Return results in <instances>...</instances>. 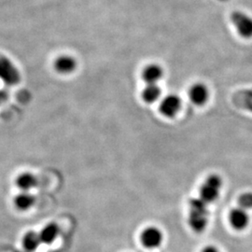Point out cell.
<instances>
[{"mask_svg":"<svg viewBox=\"0 0 252 252\" xmlns=\"http://www.w3.org/2000/svg\"><path fill=\"white\" fill-rule=\"evenodd\" d=\"M222 179L217 175L211 174L207 177L202 184L199 190V198L202 199L207 205L215 202L220 196V189L222 188Z\"/></svg>","mask_w":252,"mask_h":252,"instance_id":"2","label":"cell"},{"mask_svg":"<svg viewBox=\"0 0 252 252\" xmlns=\"http://www.w3.org/2000/svg\"><path fill=\"white\" fill-rule=\"evenodd\" d=\"M182 101L177 94H168L164 96L159 105V110L162 116L172 119L180 113Z\"/></svg>","mask_w":252,"mask_h":252,"instance_id":"5","label":"cell"},{"mask_svg":"<svg viewBox=\"0 0 252 252\" xmlns=\"http://www.w3.org/2000/svg\"><path fill=\"white\" fill-rule=\"evenodd\" d=\"M229 221L231 226L236 231H244L250 225L251 218L247 210L241 207H236L230 212Z\"/></svg>","mask_w":252,"mask_h":252,"instance_id":"8","label":"cell"},{"mask_svg":"<svg viewBox=\"0 0 252 252\" xmlns=\"http://www.w3.org/2000/svg\"><path fill=\"white\" fill-rule=\"evenodd\" d=\"M76 66H77L76 60L69 55L59 56L54 62V67L56 71L61 74H69L73 72Z\"/></svg>","mask_w":252,"mask_h":252,"instance_id":"10","label":"cell"},{"mask_svg":"<svg viewBox=\"0 0 252 252\" xmlns=\"http://www.w3.org/2000/svg\"><path fill=\"white\" fill-rule=\"evenodd\" d=\"M162 77L163 69L158 63H150L142 71V78L147 82V84H157V82L160 81Z\"/></svg>","mask_w":252,"mask_h":252,"instance_id":"9","label":"cell"},{"mask_svg":"<svg viewBox=\"0 0 252 252\" xmlns=\"http://www.w3.org/2000/svg\"><path fill=\"white\" fill-rule=\"evenodd\" d=\"M41 243L39 234H36L34 232L27 233L23 239V245L24 248L28 252H34L37 249L39 244Z\"/></svg>","mask_w":252,"mask_h":252,"instance_id":"14","label":"cell"},{"mask_svg":"<svg viewBox=\"0 0 252 252\" xmlns=\"http://www.w3.org/2000/svg\"><path fill=\"white\" fill-rule=\"evenodd\" d=\"M161 94V88L157 84H147L142 92V98L146 103L153 104L160 98Z\"/></svg>","mask_w":252,"mask_h":252,"instance_id":"11","label":"cell"},{"mask_svg":"<svg viewBox=\"0 0 252 252\" xmlns=\"http://www.w3.org/2000/svg\"><path fill=\"white\" fill-rule=\"evenodd\" d=\"M231 23L237 34L244 39L252 38V16L242 10H234L232 12Z\"/></svg>","mask_w":252,"mask_h":252,"instance_id":"3","label":"cell"},{"mask_svg":"<svg viewBox=\"0 0 252 252\" xmlns=\"http://www.w3.org/2000/svg\"><path fill=\"white\" fill-rule=\"evenodd\" d=\"M0 81L12 86L20 81V72L15 64L7 57H0Z\"/></svg>","mask_w":252,"mask_h":252,"instance_id":"4","label":"cell"},{"mask_svg":"<svg viewBox=\"0 0 252 252\" xmlns=\"http://www.w3.org/2000/svg\"><path fill=\"white\" fill-rule=\"evenodd\" d=\"M163 241L162 231L157 227H148L141 234V242L148 249H156Z\"/></svg>","mask_w":252,"mask_h":252,"instance_id":"7","label":"cell"},{"mask_svg":"<svg viewBox=\"0 0 252 252\" xmlns=\"http://www.w3.org/2000/svg\"><path fill=\"white\" fill-rule=\"evenodd\" d=\"M220 1H222V2H225V1H228V0H220Z\"/></svg>","mask_w":252,"mask_h":252,"instance_id":"20","label":"cell"},{"mask_svg":"<svg viewBox=\"0 0 252 252\" xmlns=\"http://www.w3.org/2000/svg\"><path fill=\"white\" fill-rule=\"evenodd\" d=\"M238 98L240 102H243L242 107L252 112V91H244L242 94H239Z\"/></svg>","mask_w":252,"mask_h":252,"instance_id":"17","label":"cell"},{"mask_svg":"<svg viewBox=\"0 0 252 252\" xmlns=\"http://www.w3.org/2000/svg\"><path fill=\"white\" fill-rule=\"evenodd\" d=\"M239 207L243 208L245 210L252 209V192H245L240 195L238 199Z\"/></svg>","mask_w":252,"mask_h":252,"instance_id":"16","label":"cell"},{"mask_svg":"<svg viewBox=\"0 0 252 252\" xmlns=\"http://www.w3.org/2000/svg\"><path fill=\"white\" fill-rule=\"evenodd\" d=\"M202 252H220V251L215 246H207L203 249Z\"/></svg>","mask_w":252,"mask_h":252,"instance_id":"19","label":"cell"},{"mask_svg":"<svg viewBox=\"0 0 252 252\" xmlns=\"http://www.w3.org/2000/svg\"><path fill=\"white\" fill-rule=\"evenodd\" d=\"M188 95L193 105L197 107H203L210 98V92L205 83L195 82L189 87Z\"/></svg>","mask_w":252,"mask_h":252,"instance_id":"6","label":"cell"},{"mask_svg":"<svg viewBox=\"0 0 252 252\" xmlns=\"http://www.w3.org/2000/svg\"><path fill=\"white\" fill-rule=\"evenodd\" d=\"M189 225L192 231L202 233L208 224L207 204L202 199L194 198L189 201Z\"/></svg>","mask_w":252,"mask_h":252,"instance_id":"1","label":"cell"},{"mask_svg":"<svg viewBox=\"0 0 252 252\" xmlns=\"http://www.w3.org/2000/svg\"><path fill=\"white\" fill-rule=\"evenodd\" d=\"M37 180L36 178L32 175L31 173H23L20 176H18L16 180V184L19 188L23 189L24 191H27L29 189L36 187Z\"/></svg>","mask_w":252,"mask_h":252,"instance_id":"13","label":"cell"},{"mask_svg":"<svg viewBox=\"0 0 252 252\" xmlns=\"http://www.w3.org/2000/svg\"><path fill=\"white\" fill-rule=\"evenodd\" d=\"M8 97H9V94L6 91L0 90V106L7 101Z\"/></svg>","mask_w":252,"mask_h":252,"instance_id":"18","label":"cell"},{"mask_svg":"<svg viewBox=\"0 0 252 252\" xmlns=\"http://www.w3.org/2000/svg\"><path fill=\"white\" fill-rule=\"evenodd\" d=\"M59 234V227L55 223H50L46 225L39 234L41 242L44 244H51L57 238Z\"/></svg>","mask_w":252,"mask_h":252,"instance_id":"12","label":"cell"},{"mask_svg":"<svg viewBox=\"0 0 252 252\" xmlns=\"http://www.w3.org/2000/svg\"><path fill=\"white\" fill-rule=\"evenodd\" d=\"M14 203L18 209L25 211L33 207V205L35 204V198L31 194L25 191L24 193L19 194L18 196L15 198Z\"/></svg>","mask_w":252,"mask_h":252,"instance_id":"15","label":"cell"}]
</instances>
